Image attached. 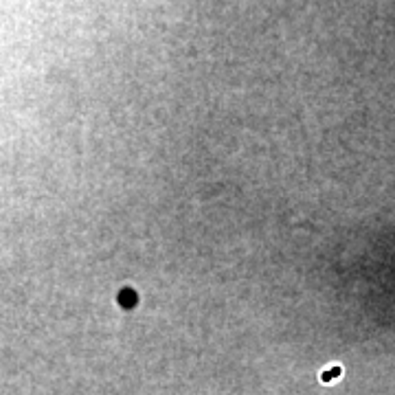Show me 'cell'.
I'll return each instance as SVG.
<instances>
[{"instance_id":"obj_1","label":"cell","mask_w":395,"mask_h":395,"mask_svg":"<svg viewBox=\"0 0 395 395\" xmlns=\"http://www.w3.org/2000/svg\"><path fill=\"white\" fill-rule=\"evenodd\" d=\"M134 301H136V294L132 292V290H123V292L119 294V303L123 307H132V305H134Z\"/></svg>"}]
</instances>
